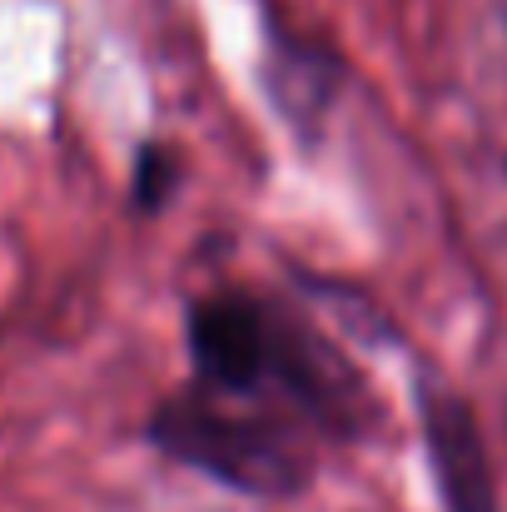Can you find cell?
<instances>
[{
    "mask_svg": "<svg viewBox=\"0 0 507 512\" xmlns=\"http://www.w3.org/2000/svg\"><path fill=\"white\" fill-rule=\"evenodd\" d=\"M189 353L209 398H279L319 423H348V373L264 299H199L189 309Z\"/></svg>",
    "mask_w": 507,
    "mask_h": 512,
    "instance_id": "obj_1",
    "label": "cell"
},
{
    "mask_svg": "<svg viewBox=\"0 0 507 512\" xmlns=\"http://www.w3.org/2000/svg\"><path fill=\"white\" fill-rule=\"evenodd\" d=\"M150 433L165 453L249 493H289L304 478V458L279 428L254 413H234L209 393L165 403Z\"/></svg>",
    "mask_w": 507,
    "mask_h": 512,
    "instance_id": "obj_2",
    "label": "cell"
},
{
    "mask_svg": "<svg viewBox=\"0 0 507 512\" xmlns=\"http://www.w3.org/2000/svg\"><path fill=\"white\" fill-rule=\"evenodd\" d=\"M423 428L448 512H493V468L468 403L453 393H423Z\"/></svg>",
    "mask_w": 507,
    "mask_h": 512,
    "instance_id": "obj_3",
    "label": "cell"
},
{
    "mask_svg": "<svg viewBox=\"0 0 507 512\" xmlns=\"http://www.w3.org/2000/svg\"><path fill=\"white\" fill-rule=\"evenodd\" d=\"M169 179H174V170H169L165 150H145V155H140V204H145V209L165 199Z\"/></svg>",
    "mask_w": 507,
    "mask_h": 512,
    "instance_id": "obj_4",
    "label": "cell"
}]
</instances>
